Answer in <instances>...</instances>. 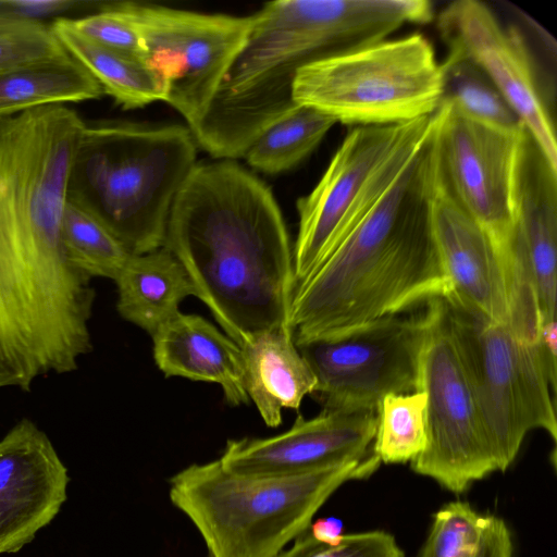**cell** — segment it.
Returning a JSON list of instances; mask_svg holds the SVG:
<instances>
[{
	"instance_id": "19",
	"label": "cell",
	"mask_w": 557,
	"mask_h": 557,
	"mask_svg": "<svg viewBox=\"0 0 557 557\" xmlns=\"http://www.w3.org/2000/svg\"><path fill=\"white\" fill-rule=\"evenodd\" d=\"M151 338L154 362L166 377L215 383L230 406L250 403L242 347L205 318L180 311Z\"/></svg>"
},
{
	"instance_id": "22",
	"label": "cell",
	"mask_w": 557,
	"mask_h": 557,
	"mask_svg": "<svg viewBox=\"0 0 557 557\" xmlns=\"http://www.w3.org/2000/svg\"><path fill=\"white\" fill-rule=\"evenodd\" d=\"M51 29L66 52L79 62L124 109H136L165 99L159 75L143 61L106 49L77 33L70 18H55Z\"/></svg>"
},
{
	"instance_id": "4",
	"label": "cell",
	"mask_w": 557,
	"mask_h": 557,
	"mask_svg": "<svg viewBox=\"0 0 557 557\" xmlns=\"http://www.w3.org/2000/svg\"><path fill=\"white\" fill-rule=\"evenodd\" d=\"M428 0H277L253 14L247 39L199 124L196 143L218 159L244 157L297 103L304 66L387 39L405 24H428Z\"/></svg>"
},
{
	"instance_id": "17",
	"label": "cell",
	"mask_w": 557,
	"mask_h": 557,
	"mask_svg": "<svg viewBox=\"0 0 557 557\" xmlns=\"http://www.w3.org/2000/svg\"><path fill=\"white\" fill-rule=\"evenodd\" d=\"M431 224L449 282V294L444 299L507 326L508 301L496 251L482 227L455 200L443 178L440 161L431 198Z\"/></svg>"
},
{
	"instance_id": "9",
	"label": "cell",
	"mask_w": 557,
	"mask_h": 557,
	"mask_svg": "<svg viewBox=\"0 0 557 557\" xmlns=\"http://www.w3.org/2000/svg\"><path fill=\"white\" fill-rule=\"evenodd\" d=\"M434 114L396 125L355 126L315 187L297 201L296 284L336 248L430 136Z\"/></svg>"
},
{
	"instance_id": "33",
	"label": "cell",
	"mask_w": 557,
	"mask_h": 557,
	"mask_svg": "<svg viewBox=\"0 0 557 557\" xmlns=\"http://www.w3.org/2000/svg\"><path fill=\"white\" fill-rule=\"evenodd\" d=\"M311 535L325 544H336L343 537V522L339 519L327 517L318 519L309 527Z\"/></svg>"
},
{
	"instance_id": "20",
	"label": "cell",
	"mask_w": 557,
	"mask_h": 557,
	"mask_svg": "<svg viewBox=\"0 0 557 557\" xmlns=\"http://www.w3.org/2000/svg\"><path fill=\"white\" fill-rule=\"evenodd\" d=\"M242 349L249 400L268 426L277 428L283 409L298 410L304 398L313 394L315 376L289 325L263 332Z\"/></svg>"
},
{
	"instance_id": "10",
	"label": "cell",
	"mask_w": 557,
	"mask_h": 557,
	"mask_svg": "<svg viewBox=\"0 0 557 557\" xmlns=\"http://www.w3.org/2000/svg\"><path fill=\"white\" fill-rule=\"evenodd\" d=\"M426 330L420 358V391L426 394L428 442L412 470L444 488L465 492L497 467L460 355L447 302L424 305Z\"/></svg>"
},
{
	"instance_id": "1",
	"label": "cell",
	"mask_w": 557,
	"mask_h": 557,
	"mask_svg": "<svg viewBox=\"0 0 557 557\" xmlns=\"http://www.w3.org/2000/svg\"><path fill=\"white\" fill-rule=\"evenodd\" d=\"M85 127L65 104L0 117V388L28 392L92 349V278L70 261L61 234Z\"/></svg>"
},
{
	"instance_id": "25",
	"label": "cell",
	"mask_w": 557,
	"mask_h": 557,
	"mask_svg": "<svg viewBox=\"0 0 557 557\" xmlns=\"http://www.w3.org/2000/svg\"><path fill=\"white\" fill-rule=\"evenodd\" d=\"M443 99L462 115L488 127L518 133L524 125L486 73L456 50L441 62Z\"/></svg>"
},
{
	"instance_id": "24",
	"label": "cell",
	"mask_w": 557,
	"mask_h": 557,
	"mask_svg": "<svg viewBox=\"0 0 557 557\" xmlns=\"http://www.w3.org/2000/svg\"><path fill=\"white\" fill-rule=\"evenodd\" d=\"M507 523L480 513L460 500L444 505L434 516L419 557H512Z\"/></svg>"
},
{
	"instance_id": "13",
	"label": "cell",
	"mask_w": 557,
	"mask_h": 557,
	"mask_svg": "<svg viewBox=\"0 0 557 557\" xmlns=\"http://www.w3.org/2000/svg\"><path fill=\"white\" fill-rule=\"evenodd\" d=\"M119 7L140 33L143 62L161 78L164 101L194 129L244 46L253 14H207L134 2Z\"/></svg>"
},
{
	"instance_id": "7",
	"label": "cell",
	"mask_w": 557,
	"mask_h": 557,
	"mask_svg": "<svg viewBox=\"0 0 557 557\" xmlns=\"http://www.w3.org/2000/svg\"><path fill=\"white\" fill-rule=\"evenodd\" d=\"M293 97L354 127L407 123L441 106V62L420 33L385 39L304 66Z\"/></svg>"
},
{
	"instance_id": "5",
	"label": "cell",
	"mask_w": 557,
	"mask_h": 557,
	"mask_svg": "<svg viewBox=\"0 0 557 557\" xmlns=\"http://www.w3.org/2000/svg\"><path fill=\"white\" fill-rule=\"evenodd\" d=\"M196 140L182 125H88L67 197L100 221L133 255L163 247L176 195L196 166Z\"/></svg>"
},
{
	"instance_id": "28",
	"label": "cell",
	"mask_w": 557,
	"mask_h": 557,
	"mask_svg": "<svg viewBox=\"0 0 557 557\" xmlns=\"http://www.w3.org/2000/svg\"><path fill=\"white\" fill-rule=\"evenodd\" d=\"M376 414L372 449L381 462H411L424 450L428 432L426 394L423 391L386 395L380 401Z\"/></svg>"
},
{
	"instance_id": "35",
	"label": "cell",
	"mask_w": 557,
	"mask_h": 557,
	"mask_svg": "<svg viewBox=\"0 0 557 557\" xmlns=\"http://www.w3.org/2000/svg\"><path fill=\"white\" fill-rule=\"evenodd\" d=\"M27 21H29V18L0 14V33L18 27Z\"/></svg>"
},
{
	"instance_id": "18",
	"label": "cell",
	"mask_w": 557,
	"mask_h": 557,
	"mask_svg": "<svg viewBox=\"0 0 557 557\" xmlns=\"http://www.w3.org/2000/svg\"><path fill=\"white\" fill-rule=\"evenodd\" d=\"M512 212L517 245L532 273L543 324L556 319L557 168L525 128L515 159Z\"/></svg>"
},
{
	"instance_id": "32",
	"label": "cell",
	"mask_w": 557,
	"mask_h": 557,
	"mask_svg": "<svg viewBox=\"0 0 557 557\" xmlns=\"http://www.w3.org/2000/svg\"><path fill=\"white\" fill-rule=\"evenodd\" d=\"M87 4L74 0H0V14L37 20L38 16L58 14Z\"/></svg>"
},
{
	"instance_id": "26",
	"label": "cell",
	"mask_w": 557,
	"mask_h": 557,
	"mask_svg": "<svg viewBox=\"0 0 557 557\" xmlns=\"http://www.w3.org/2000/svg\"><path fill=\"white\" fill-rule=\"evenodd\" d=\"M335 124L330 115L298 104L261 133L244 157L250 166L267 174L288 171L305 160Z\"/></svg>"
},
{
	"instance_id": "29",
	"label": "cell",
	"mask_w": 557,
	"mask_h": 557,
	"mask_svg": "<svg viewBox=\"0 0 557 557\" xmlns=\"http://www.w3.org/2000/svg\"><path fill=\"white\" fill-rule=\"evenodd\" d=\"M277 557H404V553L395 537L385 531L344 534L338 543L325 544L308 529Z\"/></svg>"
},
{
	"instance_id": "34",
	"label": "cell",
	"mask_w": 557,
	"mask_h": 557,
	"mask_svg": "<svg viewBox=\"0 0 557 557\" xmlns=\"http://www.w3.org/2000/svg\"><path fill=\"white\" fill-rule=\"evenodd\" d=\"M541 343L553 371L556 372L557 360V323L556 319L544 322L540 331Z\"/></svg>"
},
{
	"instance_id": "12",
	"label": "cell",
	"mask_w": 557,
	"mask_h": 557,
	"mask_svg": "<svg viewBox=\"0 0 557 557\" xmlns=\"http://www.w3.org/2000/svg\"><path fill=\"white\" fill-rule=\"evenodd\" d=\"M425 311L386 315L337 336L297 346L326 411H376L388 394L420 391Z\"/></svg>"
},
{
	"instance_id": "8",
	"label": "cell",
	"mask_w": 557,
	"mask_h": 557,
	"mask_svg": "<svg viewBox=\"0 0 557 557\" xmlns=\"http://www.w3.org/2000/svg\"><path fill=\"white\" fill-rule=\"evenodd\" d=\"M447 307L497 471H505L530 431L544 430L556 442L549 391L555 395L556 372L541 341L523 342L503 324L449 302Z\"/></svg>"
},
{
	"instance_id": "16",
	"label": "cell",
	"mask_w": 557,
	"mask_h": 557,
	"mask_svg": "<svg viewBox=\"0 0 557 557\" xmlns=\"http://www.w3.org/2000/svg\"><path fill=\"white\" fill-rule=\"evenodd\" d=\"M70 478L48 435L29 419L0 440V555L18 552L66 499Z\"/></svg>"
},
{
	"instance_id": "3",
	"label": "cell",
	"mask_w": 557,
	"mask_h": 557,
	"mask_svg": "<svg viewBox=\"0 0 557 557\" xmlns=\"http://www.w3.org/2000/svg\"><path fill=\"white\" fill-rule=\"evenodd\" d=\"M437 162L434 123L396 180L296 284L288 324L297 346L448 296L431 224Z\"/></svg>"
},
{
	"instance_id": "2",
	"label": "cell",
	"mask_w": 557,
	"mask_h": 557,
	"mask_svg": "<svg viewBox=\"0 0 557 557\" xmlns=\"http://www.w3.org/2000/svg\"><path fill=\"white\" fill-rule=\"evenodd\" d=\"M163 247L240 347L289 325L296 278L286 225L271 189L236 162L196 164L174 199Z\"/></svg>"
},
{
	"instance_id": "30",
	"label": "cell",
	"mask_w": 557,
	"mask_h": 557,
	"mask_svg": "<svg viewBox=\"0 0 557 557\" xmlns=\"http://www.w3.org/2000/svg\"><path fill=\"white\" fill-rule=\"evenodd\" d=\"M69 55L51 27L39 20L0 33V72Z\"/></svg>"
},
{
	"instance_id": "31",
	"label": "cell",
	"mask_w": 557,
	"mask_h": 557,
	"mask_svg": "<svg viewBox=\"0 0 557 557\" xmlns=\"http://www.w3.org/2000/svg\"><path fill=\"white\" fill-rule=\"evenodd\" d=\"M72 27L88 40L111 51L143 61L145 48L136 24L117 3L98 12L70 18Z\"/></svg>"
},
{
	"instance_id": "11",
	"label": "cell",
	"mask_w": 557,
	"mask_h": 557,
	"mask_svg": "<svg viewBox=\"0 0 557 557\" xmlns=\"http://www.w3.org/2000/svg\"><path fill=\"white\" fill-rule=\"evenodd\" d=\"M522 129L511 134L488 127L445 101L436 110L443 178L458 205L488 236L507 296L525 292L532 283L528 262L517 245L512 212L513 168Z\"/></svg>"
},
{
	"instance_id": "23",
	"label": "cell",
	"mask_w": 557,
	"mask_h": 557,
	"mask_svg": "<svg viewBox=\"0 0 557 557\" xmlns=\"http://www.w3.org/2000/svg\"><path fill=\"white\" fill-rule=\"evenodd\" d=\"M101 95L97 79L71 55L0 72V117Z\"/></svg>"
},
{
	"instance_id": "27",
	"label": "cell",
	"mask_w": 557,
	"mask_h": 557,
	"mask_svg": "<svg viewBox=\"0 0 557 557\" xmlns=\"http://www.w3.org/2000/svg\"><path fill=\"white\" fill-rule=\"evenodd\" d=\"M61 234L70 261L91 278L115 281L133 255L100 221L69 197Z\"/></svg>"
},
{
	"instance_id": "14",
	"label": "cell",
	"mask_w": 557,
	"mask_h": 557,
	"mask_svg": "<svg viewBox=\"0 0 557 557\" xmlns=\"http://www.w3.org/2000/svg\"><path fill=\"white\" fill-rule=\"evenodd\" d=\"M448 49L479 65L557 168L555 82L548 78L522 28L480 0H456L436 17Z\"/></svg>"
},
{
	"instance_id": "21",
	"label": "cell",
	"mask_w": 557,
	"mask_h": 557,
	"mask_svg": "<svg viewBox=\"0 0 557 557\" xmlns=\"http://www.w3.org/2000/svg\"><path fill=\"white\" fill-rule=\"evenodd\" d=\"M120 315L152 336L194 296L187 272L165 247L132 255L114 281Z\"/></svg>"
},
{
	"instance_id": "6",
	"label": "cell",
	"mask_w": 557,
	"mask_h": 557,
	"mask_svg": "<svg viewBox=\"0 0 557 557\" xmlns=\"http://www.w3.org/2000/svg\"><path fill=\"white\" fill-rule=\"evenodd\" d=\"M380 462L371 453L292 475L239 474L219 459L193 463L170 479V499L197 528L210 557H277L337 488L370 476Z\"/></svg>"
},
{
	"instance_id": "15",
	"label": "cell",
	"mask_w": 557,
	"mask_h": 557,
	"mask_svg": "<svg viewBox=\"0 0 557 557\" xmlns=\"http://www.w3.org/2000/svg\"><path fill=\"white\" fill-rule=\"evenodd\" d=\"M376 423V411L321 410L311 419L298 414L281 434L228 440L219 460L239 474L307 473L369 456Z\"/></svg>"
}]
</instances>
